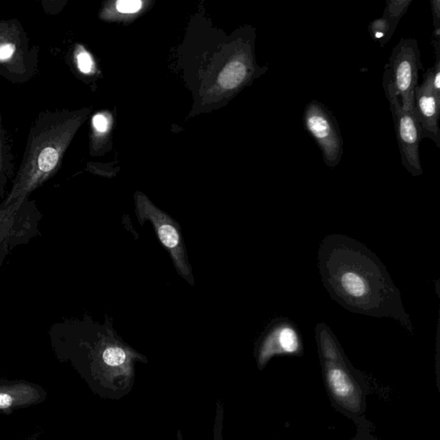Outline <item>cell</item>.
Masks as SVG:
<instances>
[{
  "label": "cell",
  "mask_w": 440,
  "mask_h": 440,
  "mask_svg": "<svg viewBox=\"0 0 440 440\" xmlns=\"http://www.w3.org/2000/svg\"><path fill=\"white\" fill-rule=\"evenodd\" d=\"M142 2L139 0H120L116 3V9L122 13H135L141 9Z\"/></svg>",
  "instance_id": "obj_21"
},
{
  "label": "cell",
  "mask_w": 440,
  "mask_h": 440,
  "mask_svg": "<svg viewBox=\"0 0 440 440\" xmlns=\"http://www.w3.org/2000/svg\"><path fill=\"white\" fill-rule=\"evenodd\" d=\"M304 126L320 148L326 165L335 168L343 159V139L339 123L327 106L313 100L304 109Z\"/></svg>",
  "instance_id": "obj_8"
},
{
  "label": "cell",
  "mask_w": 440,
  "mask_h": 440,
  "mask_svg": "<svg viewBox=\"0 0 440 440\" xmlns=\"http://www.w3.org/2000/svg\"><path fill=\"white\" fill-rule=\"evenodd\" d=\"M303 354V340L299 329L288 318H276L267 326L259 340L258 366L262 369L278 355L301 356Z\"/></svg>",
  "instance_id": "obj_10"
},
{
  "label": "cell",
  "mask_w": 440,
  "mask_h": 440,
  "mask_svg": "<svg viewBox=\"0 0 440 440\" xmlns=\"http://www.w3.org/2000/svg\"><path fill=\"white\" fill-rule=\"evenodd\" d=\"M357 426V434L351 440H379L371 432L372 425L366 420V416L354 421Z\"/></svg>",
  "instance_id": "obj_20"
},
{
  "label": "cell",
  "mask_w": 440,
  "mask_h": 440,
  "mask_svg": "<svg viewBox=\"0 0 440 440\" xmlns=\"http://www.w3.org/2000/svg\"><path fill=\"white\" fill-rule=\"evenodd\" d=\"M412 2V0H388L386 2V6H385L382 17L390 24L391 34L392 36L394 35L402 17L408 12L409 7Z\"/></svg>",
  "instance_id": "obj_15"
},
{
  "label": "cell",
  "mask_w": 440,
  "mask_h": 440,
  "mask_svg": "<svg viewBox=\"0 0 440 440\" xmlns=\"http://www.w3.org/2000/svg\"><path fill=\"white\" fill-rule=\"evenodd\" d=\"M423 69L416 40H400L384 67L383 87L390 104L397 102L401 108L414 105V90Z\"/></svg>",
  "instance_id": "obj_4"
},
{
  "label": "cell",
  "mask_w": 440,
  "mask_h": 440,
  "mask_svg": "<svg viewBox=\"0 0 440 440\" xmlns=\"http://www.w3.org/2000/svg\"><path fill=\"white\" fill-rule=\"evenodd\" d=\"M414 112L421 129V138L430 139L440 148V96L423 77V84L414 90Z\"/></svg>",
  "instance_id": "obj_11"
},
{
  "label": "cell",
  "mask_w": 440,
  "mask_h": 440,
  "mask_svg": "<svg viewBox=\"0 0 440 440\" xmlns=\"http://www.w3.org/2000/svg\"><path fill=\"white\" fill-rule=\"evenodd\" d=\"M254 72V67L249 65L247 61H234L227 64L219 76V84L226 90H233L241 86Z\"/></svg>",
  "instance_id": "obj_12"
},
{
  "label": "cell",
  "mask_w": 440,
  "mask_h": 440,
  "mask_svg": "<svg viewBox=\"0 0 440 440\" xmlns=\"http://www.w3.org/2000/svg\"><path fill=\"white\" fill-rule=\"evenodd\" d=\"M74 58L77 68L84 74H89L94 70V61L91 54L82 46L76 47Z\"/></svg>",
  "instance_id": "obj_18"
},
{
  "label": "cell",
  "mask_w": 440,
  "mask_h": 440,
  "mask_svg": "<svg viewBox=\"0 0 440 440\" xmlns=\"http://www.w3.org/2000/svg\"><path fill=\"white\" fill-rule=\"evenodd\" d=\"M435 55L434 67L429 68L423 77L428 80L434 93L440 96V54Z\"/></svg>",
  "instance_id": "obj_19"
},
{
  "label": "cell",
  "mask_w": 440,
  "mask_h": 440,
  "mask_svg": "<svg viewBox=\"0 0 440 440\" xmlns=\"http://www.w3.org/2000/svg\"><path fill=\"white\" fill-rule=\"evenodd\" d=\"M315 330L322 377L330 402L336 410L354 423L366 416L370 391L368 380L364 373L352 365L327 324L320 322Z\"/></svg>",
  "instance_id": "obj_3"
},
{
  "label": "cell",
  "mask_w": 440,
  "mask_h": 440,
  "mask_svg": "<svg viewBox=\"0 0 440 440\" xmlns=\"http://www.w3.org/2000/svg\"><path fill=\"white\" fill-rule=\"evenodd\" d=\"M318 269L331 298L350 313L391 318L410 333L411 318L384 264L354 238L331 234L318 251Z\"/></svg>",
  "instance_id": "obj_1"
},
{
  "label": "cell",
  "mask_w": 440,
  "mask_h": 440,
  "mask_svg": "<svg viewBox=\"0 0 440 440\" xmlns=\"http://www.w3.org/2000/svg\"><path fill=\"white\" fill-rule=\"evenodd\" d=\"M432 18H434V29H440V1L434 0L431 1Z\"/></svg>",
  "instance_id": "obj_23"
},
{
  "label": "cell",
  "mask_w": 440,
  "mask_h": 440,
  "mask_svg": "<svg viewBox=\"0 0 440 440\" xmlns=\"http://www.w3.org/2000/svg\"><path fill=\"white\" fill-rule=\"evenodd\" d=\"M368 31L372 38L379 42L381 47L386 45L393 36L391 34L390 24L383 17L372 21L369 24Z\"/></svg>",
  "instance_id": "obj_16"
},
{
  "label": "cell",
  "mask_w": 440,
  "mask_h": 440,
  "mask_svg": "<svg viewBox=\"0 0 440 440\" xmlns=\"http://www.w3.org/2000/svg\"><path fill=\"white\" fill-rule=\"evenodd\" d=\"M93 124L95 130L97 131L98 133H104V132L108 130V120L104 116L100 115V113L93 117Z\"/></svg>",
  "instance_id": "obj_22"
},
{
  "label": "cell",
  "mask_w": 440,
  "mask_h": 440,
  "mask_svg": "<svg viewBox=\"0 0 440 440\" xmlns=\"http://www.w3.org/2000/svg\"><path fill=\"white\" fill-rule=\"evenodd\" d=\"M38 58L19 21H0V76L13 84L26 83L35 76Z\"/></svg>",
  "instance_id": "obj_5"
},
{
  "label": "cell",
  "mask_w": 440,
  "mask_h": 440,
  "mask_svg": "<svg viewBox=\"0 0 440 440\" xmlns=\"http://www.w3.org/2000/svg\"><path fill=\"white\" fill-rule=\"evenodd\" d=\"M82 117L67 110H47L29 131L23 161L2 204L27 199L60 170L65 151Z\"/></svg>",
  "instance_id": "obj_2"
},
{
  "label": "cell",
  "mask_w": 440,
  "mask_h": 440,
  "mask_svg": "<svg viewBox=\"0 0 440 440\" xmlns=\"http://www.w3.org/2000/svg\"><path fill=\"white\" fill-rule=\"evenodd\" d=\"M42 214L29 198L0 203V267L10 253L40 235Z\"/></svg>",
  "instance_id": "obj_6"
},
{
  "label": "cell",
  "mask_w": 440,
  "mask_h": 440,
  "mask_svg": "<svg viewBox=\"0 0 440 440\" xmlns=\"http://www.w3.org/2000/svg\"><path fill=\"white\" fill-rule=\"evenodd\" d=\"M127 352L116 345H109L102 354V361L110 366H122L127 361Z\"/></svg>",
  "instance_id": "obj_17"
},
{
  "label": "cell",
  "mask_w": 440,
  "mask_h": 440,
  "mask_svg": "<svg viewBox=\"0 0 440 440\" xmlns=\"http://www.w3.org/2000/svg\"><path fill=\"white\" fill-rule=\"evenodd\" d=\"M36 391L21 386L0 390V409H6L19 403L29 402L35 398Z\"/></svg>",
  "instance_id": "obj_14"
},
{
  "label": "cell",
  "mask_w": 440,
  "mask_h": 440,
  "mask_svg": "<svg viewBox=\"0 0 440 440\" xmlns=\"http://www.w3.org/2000/svg\"><path fill=\"white\" fill-rule=\"evenodd\" d=\"M10 159V148L0 113V199L5 196L6 184L13 177V167Z\"/></svg>",
  "instance_id": "obj_13"
},
{
  "label": "cell",
  "mask_w": 440,
  "mask_h": 440,
  "mask_svg": "<svg viewBox=\"0 0 440 440\" xmlns=\"http://www.w3.org/2000/svg\"><path fill=\"white\" fill-rule=\"evenodd\" d=\"M395 135L403 166L414 177L423 174L420 157L421 129L414 112V105L401 108L398 102L390 104Z\"/></svg>",
  "instance_id": "obj_9"
},
{
  "label": "cell",
  "mask_w": 440,
  "mask_h": 440,
  "mask_svg": "<svg viewBox=\"0 0 440 440\" xmlns=\"http://www.w3.org/2000/svg\"><path fill=\"white\" fill-rule=\"evenodd\" d=\"M136 215L139 223H152L157 237L170 253L178 273L189 283L194 285L191 266L187 256L184 242L179 225L166 212L160 210L143 194L136 196Z\"/></svg>",
  "instance_id": "obj_7"
}]
</instances>
